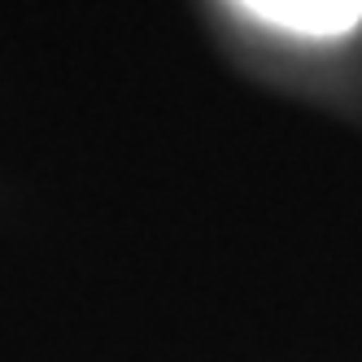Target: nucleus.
Returning a JSON list of instances; mask_svg holds the SVG:
<instances>
[{
    "label": "nucleus",
    "mask_w": 362,
    "mask_h": 362,
    "mask_svg": "<svg viewBox=\"0 0 362 362\" xmlns=\"http://www.w3.org/2000/svg\"><path fill=\"white\" fill-rule=\"evenodd\" d=\"M240 5L271 22V27L297 35H345L362 22V0H240Z\"/></svg>",
    "instance_id": "nucleus-1"
}]
</instances>
